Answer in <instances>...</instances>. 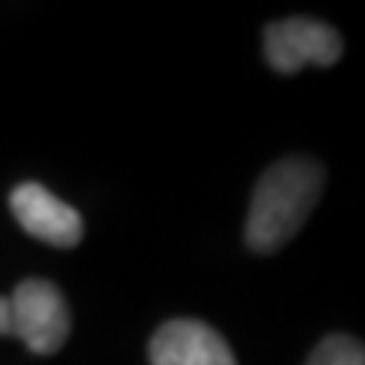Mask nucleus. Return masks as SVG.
Wrapping results in <instances>:
<instances>
[{"label": "nucleus", "mask_w": 365, "mask_h": 365, "mask_svg": "<svg viewBox=\"0 0 365 365\" xmlns=\"http://www.w3.org/2000/svg\"><path fill=\"white\" fill-rule=\"evenodd\" d=\"M326 170L311 155H289L274 162L259 177L247 213V247L268 256L289 244L323 195Z\"/></svg>", "instance_id": "1"}, {"label": "nucleus", "mask_w": 365, "mask_h": 365, "mask_svg": "<svg viewBox=\"0 0 365 365\" xmlns=\"http://www.w3.org/2000/svg\"><path fill=\"white\" fill-rule=\"evenodd\" d=\"M9 307H13V335L31 353L49 356L61 350L71 335V307L55 283L43 277L21 280L9 295Z\"/></svg>", "instance_id": "2"}, {"label": "nucleus", "mask_w": 365, "mask_h": 365, "mask_svg": "<svg viewBox=\"0 0 365 365\" xmlns=\"http://www.w3.org/2000/svg\"><path fill=\"white\" fill-rule=\"evenodd\" d=\"M344 40L341 34L317 19H280L265 28V58L277 73H299L302 67H332Z\"/></svg>", "instance_id": "3"}, {"label": "nucleus", "mask_w": 365, "mask_h": 365, "mask_svg": "<svg viewBox=\"0 0 365 365\" xmlns=\"http://www.w3.org/2000/svg\"><path fill=\"white\" fill-rule=\"evenodd\" d=\"M9 210L31 237L49 247L71 250L83 241V216L40 182H19L9 192Z\"/></svg>", "instance_id": "4"}, {"label": "nucleus", "mask_w": 365, "mask_h": 365, "mask_svg": "<svg viewBox=\"0 0 365 365\" xmlns=\"http://www.w3.org/2000/svg\"><path fill=\"white\" fill-rule=\"evenodd\" d=\"M150 365H237L228 341L201 319H168L150 338Z\"/></svg>", "instance_id": "5"}, {"label": "nucleus", "mask_w": 365, "mask_h": 365, "mask_svg": "<svg viewBox=\"0 0 365 365\" xmlns=\"http://www.w3.org/2000/svg\"><path fill=\"white\" fill-rule=\"evenodd\" d=\"M307 365H365V347L359 338L329 335L314 347Z\"/></svg>", "instance_id": "6"}, {"label": "nucleus", "mask_w": 365, "mask_h": 365, "mask_svg": "<svg viewBox=\"0 0 365 365\" xmlns=\"http://www.w3.org/2000/svg\"><path fill=\"white\" fill-rule=\"evenodd\" d=\"M0 335H13V307H9V295H0Z\"/></svg>", "instance_id": "7"}]
</instances>
